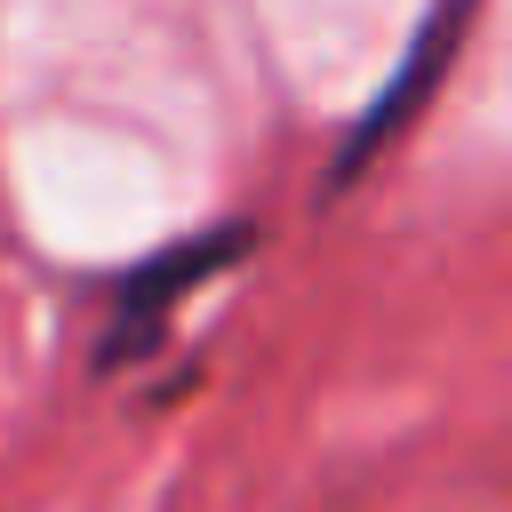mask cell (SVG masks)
Here are the masks:
<instances>
[{
	"mask_svg": "<svg viewBox=\"0 0 512 512\" xmlns=\"http://www.w3.org/2000/svg\"><path fill=\"white\" fill-rule=\"evenodd\" d=\"M240 240L248 232H216V240H192V248H168L160 264H144L128 288H120V312H112V336H104V360H120V352H144L152 336H160V320H168V304L192 288V280H208L216 264H232L240 256Z\"/></svg>",
	"mask_w": 512,
	"mask_h": 512,
	"instance_id": "1",
	"label": "cell"
},
{
	"mask_svg": "<svg viewBox=\"0 0 512 512\" xmlns=\"http://www.w3.org/2000/svg\"><path fill=\"white\" fill-rule=\"evenodd\" d=\"M464 16H472V0H448V8H440V16L424 24V40L408 48V72H400V80H392V96H384V104H376V112L360 120V136L344 144L336 176H352V168H360V160H368V152H376V144H384V136H392V128H400V120H408L416 104H424V88H432L440 56H456V32H464Z\"/></svg>",
	"mask_w": 512,
	"mask_h": 512,
	"instance_id": "2",
	"label": "cell"
}]
</instances>
